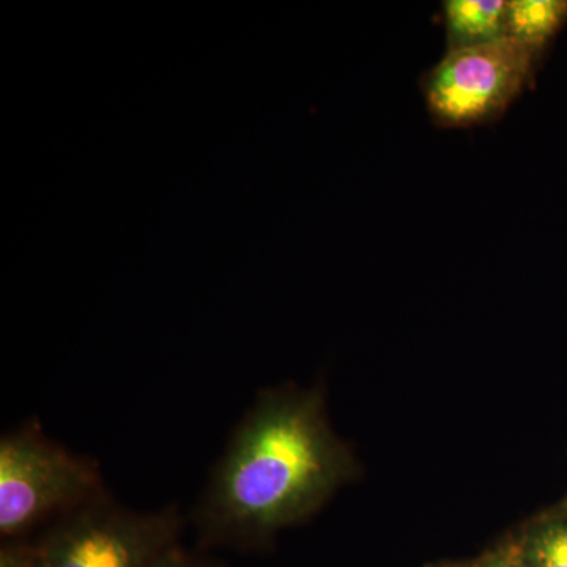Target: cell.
I'll return each instance as SVG.
<instances>
[{
  "instance_id": "3",
  "label": "cell",
  "mask_w": 567,
  "mask_h": 567,
  "mask_svg": "<svg viewBox=\"0 0 567 567\" xmlns=\"http://www.w3.org/2000/svg\"><path fill=\"white\" fill-rule=\"evenodd\" d=\"M185 524L175 505L136 511L107 494L44 528L40 567H148L182 543Z\"/></svg>"
},
{
  "instance_id": "8",
  "label": "cell",
  "mask_w": 567,
  "mask_h": 567,
  "mask_svg": "<svg viewBox=\"0 0 567 567\" xmlns=\"http://www.w3.org/2000/svg\"><path fill=\"white\" fill-rule=\"evenodd\" d=\"M533 555L537 567H567V527L548 528L539 535Z\"/></svg>"
},
{
  "instance_id": "2",
  "label": "cell",
  "mask_w": 567,
  "mask_h": 567,
  "mask_svg": "<svg viewBox=\"0 0 567 567\" xmlns=\"http://www.w3.org/2000/svg\"><path fill=\"white\" fill-rule=\"evenodd\" d=\"M110 494L99 462L44 434L31 417L0 439V536H31Z\"/></svg>"
},
{
  "instance_id": "9",
  "label": "cell",
  "mask_w": 567,
  "mask_h": 567,
  "mask_svg": "<svg viewBox=\"0 0 567 567\" xmlns=\"http://www.w3.org/2000/svg\"><path fill=\"white\" fill-rule=\"evenodd\" d=\"M148 567H221V565L205 555L203 550H193L178 543L167 548Z\"/></svg>"
},
{
  "instance_id": "4",
  "label": "cell",
  "mask_w": 567,
  "mask_h": 567,
  "mask_svg": "<svg viewBox=\"0 0 567 567\" xmlns=\"http://www.w3.org/2000/svg\"><path fill=\"white\" fill-rule=\"evenodd\" d=\"M539 55L509 39L447 51L425 81L429 111L446 126L492 121L525 87Z\"/></svg>"
},
{
  "instance_id": "5",
  "label": "cell",
  "mask_w": 567,
  "mask_h": 567,
  "mask_svg": "<svg viewBox=\"0 0 567 567\" xmlns=\"http://www.w3.org/2000/svg\"><path fill=\"white\" fill-rule=\"evenodd\" d=\"M447 51L484 47L506 39L503 0H447L443 3Z\"/></svg>"
},
{
  "instance_id": "1",
  "label": "cell",
  "mask_w": 567,
  "mask_h": 567,
  "mask_svg": "<svg viewBox=\"0 0 567 567\" xmlns=\"http://www.w3.org/2000/svg\"><path fill=\"white\" fill-rule=\"evenodd\" d=\"M349 465L316 394L262 391L235 425L194 507L200 547H262L319 506Z\"/></svg>"
},
{
  "instance_id": "6",
  "label": "cell",
  "mask_w": 567,
  "mask_h": 567,
  "mask_svg": "<svg viewBox=\"0 0 567 567\" xmlns=\"http://www.w3.org/2000/svg\"><path fill=\"white\" fill-rule=\"evenodd\" d=\"M567 22V0L506 2V39L543 52Z\"/></svg>"
},
{
  "instance_id": "7",
  "label": "cell",
  "mask_w": 567,
  "mask_h": 567,
  "mask_svg": "<svg viewBox=\"0 0 567 567\" xmlns=\"http://www.w3.org/2000/svg\"><path fill=\"white\" fill-rule=\"evenodd\" d=\"M41 557V536L10 537L0 544V567H40Z\"/></svg>"
}]
</instances>
